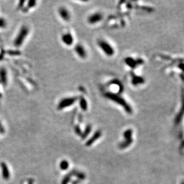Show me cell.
Returning a JSON list of instances; mask_svg holds the SVG:
<instances>
[{
	"label": "cell",
	"instance_id": "obj_4",
	"mask_svg": "<svg viewBox=\"0 0 184 184\" xmlns=\"http://www.w3.org/2000/svg\"><path fill=\"white\" fill-rule=\"evenodd\" d=\"M98 45L104 54L107 56H112L114 54V49L112 45L105 40H100Z\"/></svg>",
	"mask_w": 184,
	"mask_h": 184
},
{
	"label": "cell",
	"instance_id": "obj_10",
	"mask_svg": "<svg viewBox=\"0 0 184 184\" xmlns=\"http://www.w3.org/2000/svg\"><path fill=\"white\" fill-rule=\"evenodd\" d=\"M8 82L7 72L5 68H0V83L3 85H6Z\"/></svg>",
	"mask_w": 184,
	"mask_h": 184
},
{
	"label": "cell",
	"instance_id": "obj_17",
	"mask_svg": "<svg viewBox=\"0 0 184 184\" xmlns=\"http://www.w3.org/2000/svg\"><path fill=\"white\" fill-rule=\"evenodd\" d=\"M133 131L132 129H127L124 132L123 137L125 139H129L132 138Z\"/></svg>",
	"mask_w": 184,
	"mask_h": 184
},
{
	"label": "cell",
	"instance_id": "obj_16",
	"mask_svg": "<svg viewBox=\"0 0 184 184\" xmlns=\"http://www.w3.org/2000/svg\"><path fill=\"white\" fill-rule=\"evenodd\" d=\"M69 167V162L66 160H63L60 163V168L61 170H65L68 169Z\"/></svg>",
	"mask_w": 184,
	"mask_h": 184
},
{
	"label": "cell",
	"instance_id": "obj_23",
	"mask_svg": "<svg viewBox=\"0 0 184 184\" xmlns=\"http://www.w3.org/2000/svg\"><path fill=\"white\" fill-rule=\"evenodd\" d=\"M33 180L31 179H30L28 180V184H33Z\"/></svg>",
	"mask_w": 184,
	"mask_h": 184
},
{
	"label": "cell",
	"instance_id": "obj_7",
	"mask_svg": "<svg viewBox=\"0 0 184 184\" xmlns=\"http://www.w3.org/2000/svg\"><path fill=\"white\" fill-rule=\"evenodd\" d=\"M62 41L66 45L71 46L74 43V37L70 33H65L62 36Z\"/></svg>",
	"mask_w": 184,
	"mask_h": 184
},
{
	"label": "cell",
	"instance_id": "obj_13",
	"mask_svg": "<svg viewBox=\"0 0 184 184\" xmlns=\"http://www.w3.org/2000/svg\"><path fill=\"white\" fill-rule=\"evenodd\" d=\"M71 176H75L77 178H78L80 180H83L86 178V175H84V173L81 172L77 171V170H72L70 173Z\"/></svg>",
	"mask_w": 184,
	"mask_h": 184
},
{
	"label": "cell",
	"instance_id": "obj_9",
	"mask_svg": "<svg viewBox=\"0 0 184 184\" xmlns=\"http://www.w3.org/2000/svg\"><path fill=\"white\" fill-rule=\"evenodd\" d=\"M101 136H102V132H100V130H97V131L95 132L93 135L92 136V137L90 138L87 141L86 143V146L87 147L91 146V145L93 144L95 141L98 140Z\"/></svg>",
	"mask_w": 184,
	"mask_h": 184
},
{
	"label": "cell",
	"instance_id": "obj_22",
	"mask_svg": "<svg viewBox=\"0 0 184 184\" xmlns=\"http://www.w3.org/2000/svg\"><path fill=\"white\" fill-rule=\"evenodd\" d=\"M4 132H5V130L4 129V127L3 126V125H1V123H0V132H1V133L3 134Z\"/></svg>",
	"mask_w": 184,
	"mask_h": 184
},
{
	"label": "cell",
	"instance_id": "obj_11",
	"mask_svg": "<svg viewBox=\"0 0 184 184\" xmlns=\"http://www.w3.org/2000/svg\"><path fill=\"white\" fill-rule=\"evenodd\" d=\"M1 167L2 169L3 178L5 180H8L10 178V172L7 165L4 162H2L1 163Z\"/></svg>",
	"mask_w": 184,
	"mask_h": 184
},
{
	"label": "cell",
	"instance_id": "obj_12",
	"mask_svg": "<svg viewBox=\"0 0 184 184\" xmlns=\"http://www.w3.org/2000/svg\"><path fill=\"white\" fill-rule=\"evenodd\" d=\"M133 142V139H125L123 142L120 143L119 145H118V147H119L120 149L123 150L125 149L130 146L131 144H132Z\"/></svg>",
	"mask_w": 184,
	"mask_h": 184
},
{
	"label": "cell",
	"instance_id": "obj_15",
	"mask_svg": "<svg viewBox=\"0 0 184 184\" xmlns=\"http://www.w3.org/2000/svg\"><path fill=\"white\" fill-rule=\"evenodd\" d=\"M91 131V125H88L86 126L84 131L82 132V135H81V138H82L83 139H84L88 135H89V134L90 133V132Z\"/></svg>",
	"mask_w": 184,
	"mask_h": 184
},
{
	"label": "cell",
	"instance_id": "obj_25",
	"mask_svg": "<svg viewBox=\"0 0 184 184\" xmlns=\"http://www.w3.org/2000/svg\"><path fill=\"white\" fill-rule=\"evenodd\" d=\"M180 184H184V181L181 182V183H180Z\"/></svg>",
	"mask_w": 184,
	"mask_h": 184
},
{
	"label": "cell",
	"instance_id": "obj_8",
	"mask_svg": "<svg viewBox=\"0 0 184 184\" xmlns=\"http://www.w3.org/2000/svg\"><path fill=\"white\" fill-rule=\"evenodd\" d=\"M75 51L81 58H85L87 57V52L84 46L81 44H77L75 47Z\"/></svg>",
	"mask_w": 184,
	"mask_h": 184
},
{
	"label": "cell",
	"instance_id": "obj_24",
	"mask_svg": "<svg viewBox=\"0 0 184 184\" xmlns=\"http://www.w3.org/2000/svg\"><path fill=\"white\" fill-rule=\"evenodd\" d=\"M79 183V181H78V180H75V181H74L73 182H72V184H78Z\"/></svg>",
	"mask_w": 184,
	"mask_h": 184
},
{
	"label": "cell",
	"instance_id": "obj_21",
	"mask_svg": "<svg viewBox=\"0 0 184 184\" xmlns=\"http://www.w3.org/2000/svg\"><path fill=\"white\" fill-rule=\"evenodd\" d=\"M75 134L78 136H81L82 135V131H81V128H79V126H76L75 128Z\"/></svg>",
	"mask_w": 184,
	"mask_h": 184
},
{
	"label": "cell",
	"instance_id": "obj_19",
	"mask_svg": "<svg viewBox=\"0 0 184 184\" xmlns=\"http://www.w3.org/2000/svg\"><path fill=\"white\" fill-rule=\"evenodd\" d=\"M71 175L70 173L66 175L63 179H62V184H68L70 183L71 179Z\"/></svg>",
	"mask_w": 184,
	"mask_h": 184
},
{
	"label": "cell",
	"instance_id": "obj_1",
	"mask_svg": "<svg viewBox=\"0 0 184 184\" xmlns=\"http://www.w3.org/2000/svg\"><path fill=\"white\" fill-rule=\"evenodd\" d=\"M29 30L26 26H23L19 30L18 33L15 38L13 41V45L15 47L18 48L21 47L24 44L26 38L29 34Z\"/></svg>",
	"mask_w": 184,
	"mask_h": 184
},
{
	"label": "cell",
	"instance_id": "obj_6",
	"mask_svg": "<svg viewBox=\"0 0 184 184\" xmlns=\"http://www.w3.org/2000/svg\"><path fill=\"white\" fill-rule=\"evenodd\" d=\"M59 14L61 17L65 22H68L71 19V14L69 10L65 7H61L59 9Z\"/></svg>",
	"mask_w": 184,
	"mask_h": 184
},
{
	"label": "cell",
	"instance_id": "obj_3",
	"mask_svg": "<svg viewBox=\"0 0 184 184\" xmlns=\"http://www.w3.org/2000/svg\"><path fill=\"white\" fill-rule=\"evenodd\" d=\"M78 98L76 97H68L62 99L57 104V109L62 110L73 106L77 101Z\"/></svg>",
	"mask_w": 184,
	"mask_h": 184
},
{
	"label": "cell",
	"instance_id": "obj_18",
	"mask_svg": "<svg viewBox=\"0 0 184 184\" xmlns=\"http://www.w3.org/2000/svg\"><path fill=\"white\" fill-rule=\"evenodd\" d=\"M7 26V22L4 17H0V29H5Z\"/></svg>",
	"mask_w": 184,
	"mask_h": 184
},
{
	"label": "cell",
	"instance_id": "obj_14",
	"mask_svg": "<svg viewBox=\"0 0 184 184\" xmlns=\"http://www.w3.org/2000/svg\"><path fill=\"white\" fill-rule=\"evenodd\" d=\"M79 106H80L81 109L84 111H86L87 110L88 108V104L87 100L83 97H81L80 99H79Z\"/></svg>",
	"mask_w": 184,
	"mask_h": 184
},
{
	"label": "cell",
	"instance_id": "obj_2",
	"mask_svg": "<svg viewBox=\"0 0 184 184\" xmlns=\"http://www.w3.org/2000/svg\"><path fill=\"white\" fill-rule=\"evenodd\" d=\"M105 97L108 99H109V100L112 101H114V102H116V103L123 106V107H124L125 109H126L125 110H126L127 112H130L131 111L130 107H129L125 101H124V100L121 97L118 96L117 94H116L111 93H111L110 92H109V93H106L105 94Z\"/></svg>",
	"mask_w": 184,
	"mask_h": 184
},
{
	"label": "cell",
	"instance_id": "obj_20",
	"mask_svg": "<svg viewBox=\"0 0 184 184\" xmlns=\"http://www.w3.org/2000/svg\"><path fill=\"white\" fill-rule=\"evenodd\" d=\"M36 1H29L28 3V8H32L33 7L35 6L36 5Z\"/></svg>",
	"mask_w": 184,
	"mask_h": 184
},
{
	"label": "cell",
	"instance_id": "obj_5",
	"mask_svg": "<svg viewBox=\"0 0 184 184\" xmlns=\"http://www.w3.org/2000/svg\"><path fill=\"white\" fill-rule=\"evenodd\" d=\"M103 19V16L100 13H95L88 17V22L91 24L99 23Z\"/></svg>",
	"mask_w": 184,
	"mask_h": 184
}]
</instances>
